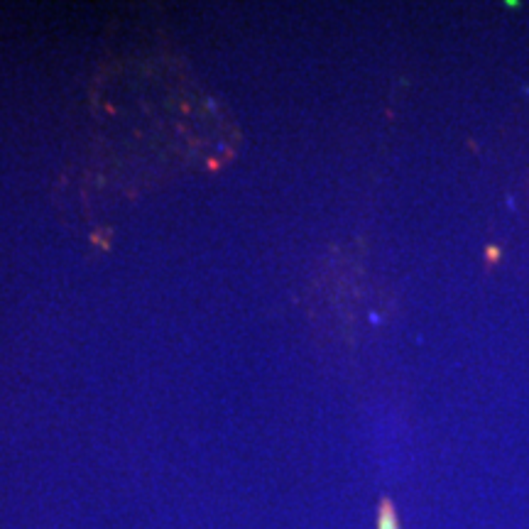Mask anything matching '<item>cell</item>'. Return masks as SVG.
I'll return each instance as SVG.
<instances>
[{"mask_svg":"<svg viewBox=\"0 0 529 529\" xmlns=\"http://www.w3.org/2000/svg\"><path fill=\"white\" fill-rule=\"evenodd\" d=\"M485 260H488V264L492 267V264L500 260V248H497V245H488V248H485Z\"/></svg>","mask_w":529,"mask_h":529,"instance_id":"6da1fadb","label":"cell"}]
</instances>
